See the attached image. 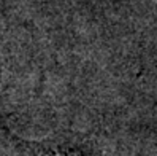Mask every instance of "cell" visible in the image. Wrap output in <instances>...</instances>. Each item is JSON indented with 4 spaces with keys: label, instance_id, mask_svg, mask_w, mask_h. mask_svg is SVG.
<instances>
[{
    "label": "cell",
    "instance_id": "1",
    "mask_svg": "<svg viewBox=\"0 0 157 156\" xmlns=\"http://www.w3.org/2000/svg\"><path fill=\"white\" fill-rule=\"evenodd\" d=\"M36 156H79L78 153L73 151H59V150H51V151H40Z\"/></svg>",
    "mask_w": 157,
    "mask_h": 156
}]
</instances>
